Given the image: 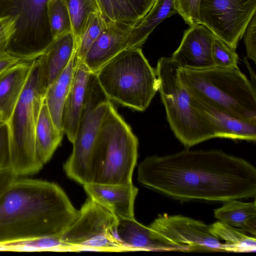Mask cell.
<instances>
[{
    "mask_svg": "<svg viewBox=\"0 0 256 256\" xmlns=\"http://www.w3.org/2000/svg\"><path fill=\"white\" fill-rule=\"evenodd\" d=\"M144 186L184 201L226 202L256 196V169L245 160L218 150H184L153 156L138 165Z\"/></svg>",
    "mask_w": 256,
    "mask_h": 256,
    "instance_id": "1",
    "label": "cell"
},
{
    "mask_svg": "<svg viewBox=\"0 0 256 256\" xmlns=\"http://www.w3.org/2000/svg\"><path fill=\"white\" fill-rule=\"evenodd\" d=\"M78 214L57 184L17 178L0 194V244L60 237Z\"/></svg>",
    "mask_w": 256,
    "mask_h": 256,
    "instance_id": "2",
    "label": "cell"
},
{
    "mask_svg": "<svg viewBox=\"0 0 256 256\" xmlns=\"http://www.w3.org/2000/svg\"><path fill=\"white\" fill-rule=\"evenodd\" d=\"M178 76L194 97L236 118L256 120V87L238 66L179 67Z\"/></svg>",
    "mask_w": 256,
    "mask_h": 256,
    "instance_id": "3",
    "label": "cell"
},
{
    "mask_svg": "<svg viewBox=\"0 0 256 256\" xmlns=\"http://www.w3.org/2000/svg\"><path fill=\"white\" fill-rule=\"evenodd\" d=\"M110 101L138 111H144L158 90L156 70L140 48L120 52L96 72Z\"/></svg>",
    "mask_w": 256,
    "mask_h": 256,
    "instance_id": "4",
    "label": "cell"
},
{
    "mask_svg": "<svg viewBox=\"0 0 256 256\" xmlns=\"http://www.w3.org/2000/svg\"><path fill=\"white\" fill-rule=\"evenodd\" d=\"M138 142L130 126L111 103L101 124L93 155L94 182H132Z\"/></svg>",
    "mask_w": 256,
    "mask_h": 256,
    "instance_id": "5",
    "label": "cell"
},
{
    "mask_svg": "<svg viewBox=\"0 0 256 256\" xmlns=\"http://www.w3.org/2000/svg\"><path fill=\"white\" fill-rule=\"evenodd\" d=\"M179 66L172 58H160L156 68L160 92L170 128L186 147L215 138L206 118L193 105L192 96L180 83Z\"/></svg>",
    "mask_w": 256,
    "mask_h": 256,
    "instance_id": "6",
    "label": "cell"
},
{
    "mask_svg": "<svg viewBox=\"0 0 256 256\" xmlns=\"http://www.w3.org/2000/svg\"><path fill=\"white\" fill-rule=\"evenodd\" d=\"M44 99L36 58L32 61L25 86L8 122L11 168L18 177L35 174L44 166L36 156L34 146L36 124Z\"/></svg>",
    "mask_w": 256,
    "mask_h": 256,
    "instance_id": "7",
    "label": "cell"
},
{
    "mask_svg": "<svg viewBox=\"0 0 256 256\" xmlns=\"http://www.w3.org/2000/svg\"><path fill=\"white\" fill-rule=\"evenodd\" d=\"M96 73L91 72L74 138L72 151L64 164L70 179L82 186L93 183L92 160L96 140L103 118L111 104Z\"/></svg>",
    "mask_w": 256,
    "mask_h": 256,
    "instance_id": "8",
    "label": "cell"
},
{
    "mask_svg": "<svg viewBox=\"0 0 256 256\" xmlns=\"http://www.w3.org/2000/svg\"><path fill=\"white\" fill-rule=\"evenodd\" d=\"M48 0H0V18L16 21V32L7 49L22 61L34 60L53 40L47 14Z\"/></svg>",
    "mask_w": 256,
    "mask_h": 256,
    "instance_id": "9",
    "label": "cell"
},
{
    "mask_svg": "<svg viewBox=\"0 0 256 256\" xmlns=\"http://www.w3.org/2000/svg\"><path fill=\"white\" fill-rule=\"evenodd\" d=\"M118 221L115 216L88 198L79 210L76 220L60 238L70 248L126 250L115 236Z\"/></svg>",
    "mask_w": 256,
    "mask_h": 256,
    "instance_id": "10",
    "label": "cell"
},
{
    "mask_svg": "<svg viewBox=\"0 0 256 256\" xmlns=\"http://www.w3.org/2000/svg\"><path fill=\"white\" fill-rule=\"evenodd\" d=\"M255 14L256 0H200L199 24L236 50Z\"/></svg>",
    "mask_w": 256,
    "mask_h": 256,
    "instance_id": "11",
    "label": "cell"
},
{
    "mask_svg": "<svg viewBox=\"0 0 256 256\" xmlns=\"http://www.w3.org/2000/svg\"><path fill=\"white\" fill-rule=\"evenodd\" d=\"M152 238L180 248L182 252H232L230 247L213 234L210 225L180 215H160L148 226Z\"/></svg>",
    "mask_w": 256,
    "mask_h": 256,
    "instance_id": "12",
    "label": "cell"
},
{
    "mask_svg": "<svg viewBox=\"0 0 256 256\" xmlns=\"http://www.w3.org/2000/svg\"><path fill=\"white\" fill-rule=\"evenodd\" d=\"M214 37L201 24L190 26L170 58L182 68L198 69L214 66L212 46Z\"/></svg>",
    "mask_w": 256,
    "mask_h": 256,
    "instance_id": "13",
    "label": "cell"
},
{
    "mask_svg": "<svg viewBox=\"0 0 256 256\" xmlns=\"http://www.w3.org/2000/svg\"><path fill=\"white\" fill-rule=\"evenodd\" d=\"M83 186L88 198L118 218H134V204L138 190L132 182L123 184L91 183Z\"/></svg>",
    "mask_w": 256,
    "mask_h": 256,
    "instance_id": "14",
    "label": "cell"
},
{
    "mask_svg": "<svg viewBox=\"0 0 256 256\" xmlns=\"http://www.w3.org/2000/svg\"><path fill=\"white\" fill-rule=\"evenodd\" d=\"M132 28L116 22H106V28L93 42L82 62L92 72L96 73L110 59L128 49Z\"/></svg>",
    "mask_w": 256,
    "mask_h": 256,
    "instance_id": "15",
    "label": "cell"
},
{
    "mask_svg": "<svg viewBox=\"0 0 256 256\" xmlns=\"http://www.w3.org/2000/svg\"><path fill=\"white\" fill-rule=\"evenodd\" d=\"M191 96L194 106L212 125L215 138L256 141V120L236 118L212 104Z\"/></svg>",
    "mask_w": 256,
    "mask_h": 256,
    "instance_id": "16",
    "label": "cell"
},
{
    "mask_svg": "<svg viewBox=\"0 0 256 256\" xmlns=\"http://www.w3.org/2000/svg\"><path fill=\"white\" fill-rule=\"evenodd\" d=\"M76 48L75 38L72 32H70L54 38L38 58L41 90L44 98L47 89L68 65Z\"/></svg>",
    "mask_w": 256,
    "mask_h": 256,
    "instance_id": "17",
    "label": "cell"
},
{
    "mask_svg": "<svg viewBox=\"0 0 256 256\" xmlns=\"http://www.w3.org/2000/svg\"><path fill=\"white\" fill-rule=\"evenodd\" d=\"M91 72L83 62L78 61L64 102L62 118V129L72 143L76 136Z\"/></svg>",
    "mask_w": 256,
    "mask_h": 256,
    "instance_id": "18",
    "label": "cell"
},
{
    "mask_svg": "<svg viewBox=\"0 0 256 256\" xmlns=\"http://www.w3.org/2000/svg\"><path fill=\"white\" fill-rule=\"evenodd\" d=\"M32 61H20L0 75V120L8 121L25 86Z\"/></svg>",
    "mask_w": 256,
    "mask_h": 256,
    "instance_id": "19",
    "label": "cell"
},
{
    "mask_svg": "<svg viewBox=\"0 0 256 256\" xmlns=\"http://www.w3.org/2000/svg\"><path fill=\"white\" fill-rule=\"evenodd\" d=\"M114 232L118 241L130 250L182 252L178 246L152 238L148 226L140 223L135 218H118Z\"/></svg>",
    "mask_w": 256,
    "mask_h": 256,
    "instance_id": "20",
    "label": "cell"
},
{
    "mask_svg": "<svg viewBox=\"0 0 256 256\" xmlns=\"http://www.w3.org/2000/svg\"><path fill=\"white\" fill-rule=\"evenodd\" d=\"M63 131L55 126L47 107L44 98L39 112L34 134L36 156L44 166L52 157L60 144Z\"/></svg>",
    "mask_w": 256,
    "mask_h": 256,
    "instance_id": "21",
    "label": "cell"
},
{
    "mask_svg": "<svg viewBox=\"0 0 256 256\" xmlns=\"http://www.w3.org/2000/svg\"><path fill=\"white\" fill-rule=\"evenodd\" d=\"M78 61L75 52L64 70L47 89L44 98L55 126L62 131L63 106Z\"/></svg>",
    "mask_w": 256,
    "mask_h": 256,
    "instance_id": "22",
    "label": "cell"
},
{
    "mask_svg": "<svg viewBox=\"0 0 256 256\" xmlns=\"http://www.w3.org/2000/svg\"><path fill=\"white\" fill-rule=\"evenodd\" d=\"M177 12L176 0H156L142 20L132 28L128 48H140L158 24Z\"/></svg>",
    "mask_w": 256,
    "mask_h": 256,
    "instance_id": "23",
    "label": "cell"
},
{
    "mask_svg": "<svg viewBox=\"0 0 256 256\" xmlns=\"http://www.w3.org/2000/svg\"><path fill=\"white\" fill-rule=\"evenodd\" d=\"M224 202L222 207L214 210V216L222 222L256 236V201L244 202L234 199Z\"/></svg>",
    "mask_w": 256,
    "mask_h": 256,
    "instance_id": "24",
    "label": "cell"
},
{
    "mask_svg": "<svg viewBox=\"0 0 256 256\" xmlns=\"http://www.w3.org/2000/svg\"><path fill=\"white\" fill-rule=\"evenodd\" d=\"M210 230L220 240H224L230 247L232 252H256L255 236H248L239 228L220 221L210 224Z\"/></svg>",
    "mask_w": 256,
    "mask_h": 256,
    "instance_id": "25",
    "label": "cell"
},
{
    "mask_svg": "<svg viewBox=\"0 0 256 256\" xmlns=\"http://www.w3.org/2000/svg\"><path fill=\"white\" fill-rule=\"evenodd\" d=\"M106 22L100 13H92L86 20L76 43V56L82 62L88 50L104 29Z\"/></svg>",
    "mask_w": 256,
    "mask_h": 256,
    "instance_id": "26",
    "label": "cell"
},
{
    "mask_svg": "<svg viewBox=\"0 0 256 256\" xmlns=\"http://www.w3.org/2000/svg\"><path fill=\"white\" fill-rule=\"evenodd\" d=\"M47 14L53 40L63 34L72 32L70 14L64 0H48Z\"/></svg>",
    "mask_w": 256,
    "mask_h": 256,
    "instance_id": "27",
    "label": "cell"
},
{
    "mask_svg": "<svg viewBox=\"0 0 256 256\" xmlns=\"http://www.w3.org/2000/svg\"><path fill=\"white\" fill-rule=\"evenodd\" d=\"M70 14L72 32L76 42L88 17L92 13H100L97 0H64Z\"/></svg>",
    "mask_w": 256,
    "mask_h": 256,
    "instance_id": "28",
    "label": "cell"
},
{
    "mask_svg": "<svg viewBox=\"0 0 256 256\" xmlns=\"http://www.w3.org/2000/svg\"><path fill=\"white\" fill-rule=\"evenodd\" d=\"M10 251L40 252L68 248L60 236H47L5 244Z\"/></svg>",
    "mask_w": 256,
    "mask_h": 256,
    "instance_id": "29",
    "label": "cell"
},
{
    "mask_svg": "<svg viewBox=\"0 0 256 256\" xmlns=\"http://www.w3.org/2000/svg\"><path fill=\"white\" fill-rule=\"evenodd\" d=\"M212 56L216 66L222 68L238 66V56L236 50L216 36L212 46Z\"/></svg>",
    "mask_w": 256,
    "mask_h": 256,
    "instance_id": "30",
    "label": "cell"
},
{
    "mask_svg": "<svg viewBox=\"0 0 256 256\" xmlns=\"http://www.w3.org/2000/svg\"><path fill=\"white\" fill-rule=\"evenodd\" d=\"M118 23L134 27L140 19L128 0H112Z\"/></svg>",
    "mask_w": 256,
    "mask_h": 256,
    "instance_id": "31",
    "label": "cell"
},
{
    "mask_svg": "<svg viewBox=\"0 0 256 256\" xmlns=\"http://www.w3.org/2000/svg\"><path fill=\"white\" fill-rule=\"evenodd\" d=\"M10 168L11 154L9 126L8 122L0 120V171Z\"/></svg>",
    "mask_w": 256,
    "mask_h": 256,
    "instance_id": "32",
    "label": "cell"
},
{
    "mask_svg": "<svg viewBox=\"0 0 256 256\" xmlns=\"http://www.w3.org/2000/svg\"><path fill=\"white\" fill-rule=\"evenodd\" d=\"M177 12L190 26L199 24L200 0H176Z\"/></svg>",
    "mask_w": 256,
    "mask_h": 256,
    "instance_id": "33",
    "label": "cell"
},
{
    "mask_svg": "<svg viewBox=\"0 0 256 256\" xmlns=\"http://www.w3.org/2000/svg\"><path fill=\"white\" fill-rule=\"evenodd\" d=\"M16 32V21L14 18H0V56L8 53V44Z\"/></svg>",
    "mask_w": 256,
    "mask_h": 256,
    "instance_id": "34",
    "label": "cell"
},
{
    "mask_svg": "<svg viewBox=\"0 0 256 256\" xmlns=\"http://www.w3.org/2000/svg\"><path fill=\"white\" fill-rule=\"evenodd\" d=\"M244 44L247 56L254 63L256 62V14H255L246 27L245 31Z\"/></svg>",
    "mask_w": 256,
    "mask_h": 256,
    "instance_id": "35",
    "label": "cell"
},
{
    "mask_svg": "<svg viewBox=\"0 0 256 256\" xmlns=\"http://www.w3.org/2000/svg\"><path fill=\"white\" fill-rule=\"evenodd\" d=\"M101 14L106 22H118L112 0H97Z\"/></svg>",
    "mask_w": 256,
    "mask_h": 256,
    "instance_id": "36",
    "label": "cell"
},
{
    "mask_svg": "<svg viewBox=\"0 0 256 256\" xmlns=\"http://www.w3.org/2000/svg\"><path fill=\"white\" fill-rule=\"evenodd\" d=\"M128 0L134 8L140 22L150 11L156 0Z\"/></svg>",
    "mask_w": 256,
    "mask_h": 256,
    "instance_id": "37",
    "label": "cell"
},
{
    "mask_svg": "<svg viewBox=\"0 0 256 256\" xmlns=\"http://www.w3.org/2000/svg\"><path fill=\"white\" fill-rule=\"evenodd\" d=\"M18 178L11 168L0 171V194Z\"/></svg>",
    "mask_w": 256,
    "mask_h": 256,
    "instance_id": "38",
    "label": "cell"
},
{
    "mask_svg": "<svg viewBox=\"0 0 256 256\" xmlns=\"http://www.w3.org/2000/svg\"><path fill=\"white\" fill-rule=\"evenodd\" d=\"M20 61L22 60L8 53L0 56V75Z\"/></svg>",
    "mask_w": 256,
    "mask_h": 256,
    "instance_id": "39",
    "label": "cell"
}]
</instances>
